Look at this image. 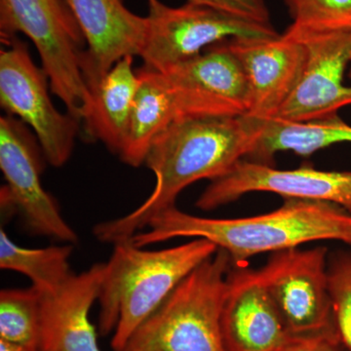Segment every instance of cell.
<instances>
[{
	"instance_id": "cell-8",
	"label": "cell",
	"mask_w": 351,
	"mask_h": 351,
	"mask_svg": "<svg viewBox=\"0 0 351 351\" xmlns=\"http://www.w3.org/2000/svg\"><path fill=\"white\" fill-rule=\"evenodd\" d=\"M0 51V104L11 117L31 127L44 158L61 167L71 156L82 122L57 110L49 95V78L32 61L27 46L16 36L3 39Z\"/></svg>"
},
{
	"instance_id": "cell-15",
	"label": "cell",
	"mask_w": 351,
	"mask_h": 351,
	"mask_svg": "<svg viewBox=\"0 0 351 351\" xmlns=\"http://www.w3.org/2000/svg\"><path fill=\"white\" fill-rule=\"evenodd\" d=\"M64 1L86 41L82 71L88 88L120 60L140 56L147 38V18L131 12L123 0Z\"/></svg>"
},
{
	"instance_id": "cell-25",
	"label": "cell",
	"mask_w": 351,
	"mask_h": 351,
	"mask_svg": "<svg viewBox=\"0 0 351 351\" xmlns=\"http://www.w3.org/2000/svg\"><path fill=\"white\" fill-rule=\"evenodd\" d=\"M341 341L326 337H308L295 338L291 337L279 351H341Z\"/></svg>"
},
{
	"instance_id": "cell-17",
	"label": "cell",
	"mask_w": 351,
	"mask_h": 351,
	"mask_svg": "<svg viewBox=\"0 0 351 351\" xmlns=\"http://www.w3.org/2000/svg\"><path fill=\"white\" fill-rule=\"evenodd\" d=\"M140 85L117 156L127 165L138 167L154 141L176 119L182 117L179 101L163 73L142 68Z\"/></svg>"
},
{
	"instance_id": "cell-12",
	"label": "cell",
	"mask_w": 351,
	"mask_h": 351,
	"mask_svg": "<svg viewBox=\"0 0 351 351\" xmlns=\"http://www.w3.org/2000/svg\"><path fill=\"white\" fill-rule=\"evenodd\" d=\"M307 59L301 80L276 115L287 121L306 122L336 115L351 105V86L343 83L350 63L351 32L323 34L300 40Z\"/></svg>"
},
{
	"instance_id": "cell-22",
	"label": "cell",
	"mask_w": 351,
	"mask_h": 351,
	"mask_svg": "<svg viewBox=\"0 0 351 351\" xmlns=\"http://www.w3.org/2000/svg\"><path fill=\"white\" fill-rule=\"evenodd\" d=\"M292 24L284 34L304 40L351 32V0H285Z\"/></svg>"
},
{
	"instance_id": "cell-4",
	"label": "cell",
	"mask_w": 351,
	"mask_h": 351,
	"mask_svg": "<svg viewBox=\"0 0 351 351\" xmlns=\"http://www.w3.org/2000/svg\"><path fill=\"white\" fill-rule=\"evenodd\" d=\"M232 263L219 249L177 286L121 351H228L221 316Z\"/></svg>"
},
{
	"instance_id": "cell-16",
	"label": "cell",
	"mask_w": 351,
	"mask_h": 351,
	"mask_svg": "<svg viewBox=\"0 0 351 351\" xmlns=\"http://www.w3.org/2000/svg\"><path fill=\"white\" fill-rule=\"evenodd\" d=\"M106 263L73 274L57 291L41 294L38 351H101L90 311L98 301Z\"/></svg>"
},
{
	"instance_id": "cell-23",
	"label": "cell",
	"mask_w": 351,
	"mask_h": 351,
	"mask_svg": "<svg viewBox=\"0 0 351 351\" xmlns=\"http://www.w3.org/2000/svg\"><path fill=\"white\" fill-rule=\"evenodd\" d=\"M329 289L341 343L351 351V250L329 258Z\"/></svg>"
},
{
	"instance_id": "cell-27",
	"label": "cell",
	"mask_w": 351,
	"mask_h": 351,
	"mask_svg": "<svg viewBox=\"0 0 351 351\" xmlns=\"http://www.w3.org/2000/svg\"><path fill=\"white\" fill-rule=\"evenodd\" d=\"M350 66H351V57H350ZM350 76H351V66H350Z\"/></svg>"
},
{
	"instance_id": "cell-6",
	"label": "cell",
	"mask_w": 351,
	"mask_h": 351,
	"mask_svg": "<svg viewBox=\"0 0 351 351\" xmlns=\"http://www.w3.org/2000/svg\"><path fill=\"white\" fill-rule=\"evenodd\" d=\"M324 246L276 252L258 269L291 337L339 339L329 289Z\"/></svg>"
},
{
	"instance_id": "cell-14",
	"label": "cell",
	"mask_w": 351,
	"mask_h": 351,
	"mask_svg": "<svg viewBox=\"0 0 351 351\" xmlns=\"http://www.w3.org/2000/svg\"><path fill=\"white\" fill-rule=\"evenodd\" d=\"M221 322L228 351H279L291 338L258 269H230Z\"/></svg>"
},
{
	"instance_id": "cell-2",
	"label": "cell",
	"mask_w": 351,
	"mask_h": 351,
	"mask_svg": "<svg viewBox=\"0 0 351 351\" xmlns=\"http://www.w3.org/2000/svg\"><path fill=\"white\" fill-rule=\"evenodd\" d=\"M149 230L134 235L140 248L175 239H201L226 251L234 267L254 256L336 240L351 247V213L322 201L285 199L269 213L245 218H202L171 207L156 215Z\"/></svg>"
},
{
	"instance_id": "cell-13",
	"label": "cell",
	"mask_w": 351,
	"mask_h": 351,
	"mask_svg": "<svg viewBox=\"0 0 351 351\" xmlns=\"http://www.w3.org/2000/svg\"><path fill=\"white\" fill-rule=\"evenodd\" d=\"M226 43L246 75L251 98L248 114L276 117L301 80L307 59L306 44L285 34L230 38Z\"/></svg>"
},
{
	"instance_id": "cell-7",
	"label": "cell",
	"mask_w": 351,
	"mask_h": 351,
	"mask_svg": "<svg viewBox=\"0 0 351 351\" xmlns=\"http://www.w3.org/2000/svg\"><path fill=\"white\" fill-rule=\"evenodd\" d=\"M147 18V38L140 57L144 62L143 68L159 73L228 39L279 36L271 24L252 22L189 2L175 8L159 0H149Z\"/></svg>"
},
{
	"instance_id": "cell-21",
	"label": "cell",
	"mask_w": 351,
	"mask_h": 351,
	"mask_svg": "<svg viewBox=\"0 0 351 351\" xmlns=\"http://www.w3.org/2000/svg\"><path fill=\"white\" fill-rule=\"evenodd\" d=\"M41 293L36 288L0 292V339L38 351Z\"/></svg>"
},
{
	"instance_id": "cell-18",
	"label": "cell",
	"mask_w": 351,
	"mask_h": 351,
	"mask_svg": "<svg viewBox=\"0 0 351 351\" xmlns=\"http://www.w3.org/2000/svg\"><path fill=\"white\" fill-rule=\"evenodd\" d=\"M140 78L133 69V57L117 62L96 84L89 88L92 101L83 119L89 136L119 154L137 95Z\"/></svg>"
},
{
	"instance_id": "cell-11",
	"label": "cell",
	"mask_w": 351,
	"mask_h": 351,
	"mask_svg": "<svg viewBox=\"0 0 351 351\" xmlns=\"http://www.w3.org/2000/svg\"><path fill=\"white\" fill-rule=\"evenodd\" d=\"M161 73L177 95L182 115H245L250 112L246 75L226 40Z\"/></svg>"
},
{
	"instance_id": "cell-5",
	"label": "cell",
	"mask_w": 351,
	"mask_h": 351,
	"mask_svg": "<svg viewBox=\"0 0 351 351\" xmlns=\"http://www.w3.org/2000/svg\"><path fill=\"white\" fill-rule=\"evenodd\" d=\"M1 39L22 32L38 49L50 89L82 122L92 97L82 71L86 41L64 0H0Z\"/></svg>"
},
{
	"instance_id": "cell-9",
	"label": "cell",
	"mask_w": 351,
	"mask_h": 351,
	"mask_svg": "<svg viewBox=\"0 0 351 351\" xmlns=\"http://www.w3.org/2000/svg\"><path fill=\"white\" fill-rule=\"evenodd\" d=\"M43 164L36 142L25 127L11 115L0 117V169L6 181L1 189L2 205L17 211L32 234L76 243L77 234L41 184Z\"/></svg>"
},
{
	"instance_id": "cell-10",
	"label": "cell",
	"mask_w": 351,
	"mask_h": 351,
	"mask_svg": "<svg viewBox=\"0 0 351 351\" xmlns=\"http://www.w3.org/2000/svg\"><path fill=\"white\" fill-rule=\"evenodd\" d=\"M276 193L284 199L322 201L351 213V171H322L311 167L280 170L269 164L239 161L226 174L210 182L196 206L211 211L250 193Z\"/></svg>"
},
{
	"instance_id": "cell-1",
	"label": "cell",
	"mask_w": 351,
	"mask_h": 351,
	"mask_svg": "<svg viewBox=\"0 0 351 351\" xmlns=\"http://www.w3.org/2000/svg\"><path fill=\"white\" fill-rule=\"evenodd\" d=\"M253 117L245 115H182L154 141L144 165L156 175L152 195L137 209L94 226L103 243L130 240L156 215L176 206L180 193L201 180L218 179L244 157L257 138Z\"/></svg>"
},
{
	"instance_id": "cell-3",
	"label": "cell",
	"mask_w": 351,
	"mask_h": 351,
	"mask_svg": "<svg viewBox=\"0 0 351 351\" xmlns=\"http://www.w3.org/2000/svg\"><path fill=\"white\" fill-rule=\"evenodd\" d=\"M113 246L98 298V332L103 337L113 332V351L123 350L177 286L219 250L201 239L161 250H145L131 239Z\"/></svg>"
},
{
	"instance_id": "cell-24",
	"label": "cell",
	"mask_w": 351,
	"mask_h": 351,
	"mask_svg": "<svg viewBox=\"0 0 351 351\" xmlns=\"http://www.w3.org/2000/svg\"><path fill=\"white\" fill-rule=\"evenodd\" d=\"M189 3L206 6L241 19L270 25V14L265 0H188Z\"/></svg>"
},
{
	"instance_id": "cell-20",
	"label": "cell",
	"mask_w": 351,
	"mask_h": 351,
	"mask_svg": "<svg viewBox=\"0 0 351 351\" xmlns=\"http://www.w3.org/2000/svg\"><path fill=\"white\" fill-rule=\"evenodd\" d=\"M73 250V244L24 248L0 230V267L24 274L41 294L55 292L73 276L69 267Z\"/></svg>"
},
{
	"instance_id": "cell-19",
	"label": "cell",
	"mask_w": 351,
	"mask_h": 351,
	"mask_svg": "<svg viewBox=\"0 0 351 351\" xmlns=\"http://www.w3.org/2000/svg\"><path fill=\"white\" fill-rule=\"evenodd\" d=\"M258 136L248 158L269 164L277 152H293L311 156L314 152L339 143H351V126L338 114L306 122L287 121L276 117H253Z\"/></svg>"
},
{
	"instance_id": "cell-26",
	"label": "cell",
	"mask_w": 351,
	"mask_h": 351,
	"mask_svg": "<svg viewBox=\"0 0 351 351\" xmlns=\"http://www.w3.org/2000/svg\"><path fill=\"white\" fill-rule=\"evenodd\" d=\"M0 351H32L25 346L0 339Z\"/></svg>"
}]
</instances>
